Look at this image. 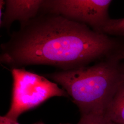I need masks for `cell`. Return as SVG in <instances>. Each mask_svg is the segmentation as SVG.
Masks as SVG:
<instances>
[{
  "instance_id": "obj_1",
  "label": "cell",
  "mask_w": 124,
  "mask_h": 124,
  "mask_svg": "<svg viewBox=\"0 0 124 124\" xmlns=\"http://www.w3.org/2000/svg\"><path fill=\"white\" fill-rule=\"evenodd\" d=\"M20 23L0 46V63L11 70L46 65L69 70L122 55L124 51V39L58 14L40 12Z\"/></svg>"
},
{
  "instance_id": "obj_2",
  "label": "cell",
  "mask_w": 124,
  "mask_h": 124,
  "mask_svg": "<svg viewBox=\"0 0 124 124\" xmlns=\"http://www.w3.org/2000/svg\"><path fill=\"white\" fill-rule=\"evenodd\" d=\"M46 77L62 86L81 115L103 113L123 82L122 56L107 58L92 66L60 70Z\"/></svg>"
},
{
  "instance_id": "obj_3",
  "label": "cell",
  "mask_w": 124,
  "mask_h": 124,
  "mask_svg": "<svg viewBox=\"0 0 124 124\" xmlns=\"http://www.w3.org/2000/svg\"><path fill=\"white\" fill-rule=\"evenodd\" d=\"M13 77L12 97L6 117L17 120L23 113L32 109L54 97L69 98L58 84L45 76L26 70L24 68L11 70Z\"/></svg>"
},
{
  "instance_id": "obj_4",
  "label": "cell",
  "mask_w": 124,
  "mask_h": 124,
  "mask_svg": "<svg viewBox=\"0 0 124 124\" xmlns=\"http://www.w3.org/2000/svg\"><path fill=\"white\" fill-rule=\"evenodd\" d=\"M111 0H44L40 12L53 13L84 24L97 32L110 20Z\"/></svg>"
},
{
  "instance_id": "obj_5",
  "label": "cell",
  "mask_w": 124,
  "mask_h": 124,
  "mask_svg": "<svg viewBox=\"0 0 124 124\" xmlns=\"http://www.w3.org/2000/svg\"><path fill=\"white\" fill-rule=\"evenodd\" d=\"M5 1V11L0 18V26L9 31L14 22H24L36 17L40 13L44 0Z\"/></svg>"
},
{
  "instance_id": "obj_6",
  "label": "cell",
  "mask_w": 124,
  "mask_h": 124,
  "mask_svg": "<svg viewBox=\"0 0 124 124\" xmlns=\"http://www.w3.org/2000/svg\"><path fill=\"white\" fill-rule=\"evenodd\" d=\"M104 113L115 124H124V83L120 85Z\"/></svg>"
},
{
  "instance_id": "obj_7",
  "label": "cell",
  "mask_w": 124,
  "mask_h": 124,
  "mask_svg": "<svg viewBox=\"0 0 124 124\" xmlns=\"http://www.w3.org/2000/svg\"><path fill=\"white\" fill-rule=\"evenodd\" d=\"M101 33L124 39V18L111 19L103 27Z\"/></svg>"
},
{
  "instance_id": "obj_8",
  "label": "cell",
  "mask_w": 124,
  "mask_h": 124,
  "mask_svg": "<svg viewBox=\"0 0 124 124\" xmlns=\"http://www.w3.org/2000/svg\"><path fill=\"white\" fill-rule=\"evenodd\" d=\"M77 124H115L104 113H93L81 115Z\"/></svg>"
},
{
  "instance_id": "obj_9",
  "label": "cell",
  "mask_w": 124,
  "mask_h": 124,
  "mask_svg": "<svg viewBox=\"0 0 124 124\" xmlns=\"http://www.w3.org/2000/svg\"><path fill=\"white\" fill-rule=\"evenodd\" d=\"M0 124H19L18 121L14 120L6 117L5 116H0ZM34 124H44L42 122H37Z\"/></svg>"
},
{
  "instance_id": "obj_10",
  "label": "cell",
  "mask_w": 124,
  "mask_h": 124,
  "mask_svg": "<svg viewBox=\"0 0 124 124\" xmlns=\"http://www.w3.org/2000/svg\"><path fill=\"white\" fill-rule=\"evenodd\" d=\"M122 60H123V80L124 83V51L122 53Z\"/></svg>"
}]
</instances>
